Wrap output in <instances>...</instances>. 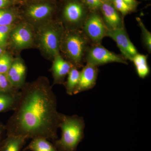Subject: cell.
Instances as JSON below:
<instances>
[{
  "label": "cell",
  "instance_id": "6da1fadb",
  "mask_svg": "<svg viewBox=\"0 0 151 151\" xmlns=\"http://www.w3.org/2000/svg\"><path fill=\"white\" fill-rule=\"evenodd\" d=\"M61 113L57 109L56 96L48 79L40 77L25 83L20 91L18 103L6 124L7 136L27 139H58Z\"/></svg>",
  "mask_w": 151,
  "mask_h": 151
},
{
  "label": "cell",
  "instance_id": "7a4b0ae2",
  "mask_svg": "<svg viewBox=\"0 0 151 151\" xmlns=\"http://www.w3.org/2000/svg\"><path fill=\"white\" fill-rule=\"evenodd\" d=\"M61 137L53 141L55 147L59 151H76L84 137L85 123L82 117L77 115L67 116L61 113L59 125Z\"/></svg>",
  "mask_w": 151,
  "mask_h": 151
},
{
  "label": "cell",
  "instance_id": "3957f363",
  "mask_svg": "<svg viewBox=\"0 0 151 151\" xmlns=\"http://www.w3.org/2000/svg\"><path fill=\"white\" fill-rule=\"evenodd\" d=\"M89 40L84 32L77 29L64 30L60 51L67 61L77 68L83 66L84 56L88 48Z\"/></svg>",
  "mask_w": 151,
  "mask_h": 151
},
{
  "label": "cell",
  "instance_id": "277c9868",
  "mask_svg": "<svg viewBox=\"0 0 151 151\" xmlns=\"http://www.w3.org/2000/svg\"><path fill=\"white\" fill-rule=\"evenodd\" d=\"M64 30L61 23L49 21L42 24L38 29L36 37L39 47L49 58L53 59L59 54Z\"/></svg>",
  "mask_w": 151,
  "mask_h": 151
},
{
  "label": "cell",
  "instance_id": "5b68a950",
  "mask_svg": "<svg viewBox=\"0 0 151 151\" xmlns=\"http://www.w3.org/2000/svg\"><path fill=\"white\" fill-rule=\"evenodd\" d=\"M85 59L86 63L97 66L113 62L128 64L127 60L122 55L109 51L100 43L93 44L88 48Z\"/></svg>",
  "mask_w": 151,
  "mask_h": 151
},
{
  "label": "cell",
  "instance_id": "8992f818",
  "mask_svg": "<svg viewBox=\"0 0 151 151\" xmlns=\"http://www.w3.org/2000/svg\"><path fill=\"white\" fill-rule=\"evenodd\" d=\"M35 32L31 24L22 22L13 28L9 37L11 46L17 50L30 47L35 40Z\"/></svg>",
  "mask_w": 151,
  "mask_h": 151
},
{
  "label": "cell",
  "instance_id": "52a82bcc",
  "mask_svg": "<svg viewBox=\"0 0 151 151\" xmlns=\"http://www.w3.org/2000/svg\"><path fill=\"white\" fill-rule=\"evenodd\" d=\"M107 27L102 17L96 13H93L87 17L83 24V31L89 41L93 44H100L106 36Z\"/></svg>",
  "mask_w": 151,
  "mask_h": 151
},
{
  "label": "cell",
  "instance_id": "ba28073f",
  "mask_svg": "<svg viewBox=\"0 0 151 151\" xmlns=\"http://www.w3.org/2000/svg\"><path fill=\"white\" fill-rule=\"evenodd\" d=\"M106 36L111 38L116 42L122 55L127 60L132 61L138 52L137 48L130 40L125 28L108 30Z\"/></svg>",
  "mask_w": 151,
  "mask_h": 151
},
{
  "label": "cell",
  "instance_id": "9c48e42d",
  "mask_svg": "<svg viewBox=\"0 0 151 151\" xmlns=\"http://www.w3.org/2000/svg\"><path fill=\"white\" fill-rule=\"evenodd\" d=\"M52 6L47 3L32 4L28 6L25 11L27 17L35 23H44L47 22L53 13Z\"/></svg>",
  "mask_w": 151,
  "mask_h": 151
},
{
  "label": "cell",
  "instance_id": "30bf717a",
  "mask_svg": "<svg viewBox=\"0 0 151 151\" xmlns=\"http://www.w3.org/2000/svg\"><path fill=\"white\" fill-rule=\"evenodd\" d=\"M98 73L97 66L86 63L80 71L78 85L73 94L92 89L96 84Z\"/></svg>",
  "mask_w": 151,
  "mask_h": 151
},
{
  "label": "cell",
  "instance_id": "8fae6325",
  "mask_svg": "<svg viewBox=\"0 0 151 151\" xmlns=\"http://www.w3.org/2000/svg\"><path fill=\"white\" fill-rule=\"evenodd\" d=\"M27 73V68L20 58L14 59L6 73L8 78L15 89L19 91L24 86Z\"/></svg>",
  "mask_w": 151,
  "mask_h": 151
},
{
  "label": "cell",
  "instance_id": "7c38bea8",
  "mask_svg": "<svg viewBox=\"0 0 151 151\" xmlns=\"http://www.w3.org/2000/svg\"><path fill=\"white\" fill-rule=\"evenodd\" d=\"M63 17L67 23L76 26L83 25L87 17L84 6L77 1L68 3L63 10Z\"/></svg>",
  "mask_w": 151,
  "mask_h": 151
},
{
  "label": "cell",
  "instance_id": "4fadbf2b",
  "mask_svg": "<svg viewBox=\"0 0 151 151\" xmlns=\"http://www.w3.org/2000/svg\"><path fill=\"white\" fill-rule=\"evenodd\" d=\"M103 20L108 30L116 29L124 27L122 17L115 9L112 2L103 3L100 7Z\"/></svg>",
  "mask_w": 151,
  "mask_h": 151
},
{
  "label": "cell",
  "instance_id": "5bb4252c",
  "mask_svg": "<svg viewBox=\"0 0 151 151\" xmlns=\"http://www.w3.org/2000/svg\"><path fill=\"white\" fill-rule=\"evenodd\" d=\"M73 65L65 60L60 54L53 58L51 70L53 76V84H64V80Z\"/></svg>",
  "mask_w": 151,
  "mask_h": 151
},
{
  "label": "cell",
  "instance_id": "9a60e30c",
  "mask_svg": "<svg viewBox=\"0 0 151 151\" xmlns=\"http://www.w3.org/2000/svg\"><path fill=\"white\" fill-rule=\"evenodd\" d=\"M19 91L0 92V113L14 111L18 103Z\"/></svg>",
  "mask_w": 151,
  "mask_h": 151
},
{
  "label": "cell",
  "instance_id": "2e32d148",
  "mask_svg": "<svg viewBox=\"0 0 151 151\" xmlns=\"http://www.w3.org/2000/svg\"><path fill=\"white\" fill-rule=\"evenodd\" d=\"M27 139L21 136H7L0 147V151H21Z\"/></svg>",
  "mask_w": 151,
  "mask_h": 151
},
{
  "label": "cell",
  "instance_id": "e0dca14e",
  "mask_svg": "<svg viewBox=\"0 0 151 151\" xmlns=\"http://www.w3.org/2000/svg\"><path fill=\"white\" fill-rule=\"evenodd\" d=\"M47 140L45 138L41 137L33 139L29 144L24 149L23 151H59Z\"/></svg>",
  "mask_w": 151,
  "mask_h": 151
},
{
  "label": "cell",
  "instance_id": "ac0fdd59",
  "mask_svg": "<svg viewBox=\"0 0 151 151\" xmlns=\"http://www.w3.org/2000/svg\"><path fill=\"white\" fill-rule=\"evenodd\" d=\"M139 77L144 78L149 75L150 68L147 63V55L138 53L132 60Z\"/></svg>",
  "mask_w": 151,
  "mask_h": 151
},
{
  "label": "cell",
  "instance_id": "d6986e66",
  "mask_svg": "<svg viewBox=\"0 0 151 151\" xmlns=\"http://www.w3.org/2000/svg\"><path fill=\"white\" fill-rule=\"evenodd\" d=\"M80 73V71L78 70V68L73 65L68 74L67 81L64 83L66 93L68 95H73L78 85Z\"/></svg>",
  "mask_w": 151,
  "mask_h": 151
},
{
  "label": "cell",
  "instance_id": "ffe728a7",
  "mask_svg": "<svg viewBox=\"0 0 151 151\" xmlns=\"http://www.w3.org/2000/svg\"><path fill=\"white\" fill-rule=\"evenodd\" d=\"M18 18V14L13 9L9 8L0 9V26L14 24Z\"/></svg>",
  "mask_w": 151,
  "mask_h": 151
},
{
  "label": "cell",
  "instance_id": "44dd1931",
  "mask_svg": "<svg viewBox=\"0 0 151 151\" xmlns=\"http://www.w3.org/2000/svg\"><path fill=\"white\" fill-rule=\"evenodd\" d=\"M137 22L142 31L143 43L149 53L151 51V34L146 28L145 26L139 18H137Z\"/></svg>",
  "mask_w": 151,
  "mask_h": 151
},
{
  "label": "cell",
  "instance_id": "7402d4cb",
  "mask_svg": "<svg viewBox=\"0 0 151 151\" xmlns=\"http://www.w3.org/2000/svg\"><path fill=\"white\" fill-rule=\"evenodd\" d=\"M14 59L6 51L0 56V73L6 74Z\"/></svg>",
  "mask_w": 151,
  "mask_h": 151
},
{
  "label": "cell",
  "instance_id": "603a6c76",
  "mask_svg": "<svg viewBox=\"0 0 151 151\" xmlns=\"http://www.w3.org/2000/svg\"><path fill=\"white\" fill-rule=\"evenodd\" d=\"M111 2L115 9L123 16L127 15L135 9L123 0H112Z\"/></svg>",
  "mask_w": 151,
  "mask_h": 151
},
{
  "label": "cell",
  "instance_id": "cb8c5ba5",
  "mask_svg": "<svg viewBox=\"0 0 151 151\" xmlns=\"http://www.w3.org/2000/svg\"><path fill=\"white\" fill-rule=\"evenodd\" d=\"M15 24L0 26V47H5L8 44L10 33Z\"/></svg>",
  "mask_w": 151,
  "mask_h": 151
},
{
  "label": "cell",
  "instance_id": "d4e9b609",
  "mask_svg": "<svg viewBox=\"0 0 151 151\" xmlns=\"http://www.w3.org/2000/svg\"><path fill=\"white\" fill-rule=\"evenodd\" d=\"M8 78L6 74L0 73V92H11L17 91Z\"/></svg>",
  "mask_w": 151,
  "mask_h": 151
},
{
  "label": "cell",
  "instance_id": "484cf974",
  "mask_svg": "<svg viewBox=\"0 0 151 151\" xmlns=\"http://www.w3.org/2000/svg\"><path fill=\"white\" fill-rule=\"evenodd\" d=\"M86 6L92 10H97L100 9L102 5L97 3L95 0H83Z\"/></svg>",
  "mask_w": 151,
  "mask_h": 151
},
{
  "label": "cell",
  "instance_id": "4316f807",
  "mask_svg": "<svg viewBox=\"0 0 151 151\" xmlns=\"http://www.w3.org/2000/svg\"><path fill=\"white\" fill-rule=\"evenodd\" d=\"M6 137V130L5 125L0 122V147L1 146L3 141Z\"/></svg>",
  "mask_w": 151,
  "mask_h": 151
},
{
  "label": "cell",
  "instance_id": "83f0119b",
  "mask_svg": "<svg viewBox=\"0 0 151 151\" xmlns=\"http://www.w3.org/2000/svg\"><path fill=\"white\" fill-rule=\"evenodd\" d=\"M11 4V0H0V9L9 8Z\"/></svg>",
  "mask_w": 151,
  "mask_h": 151
},
{
  "label": "cell",
  "instance_id": "f1b7e54d",
  "mask_svg": "<svg viewBox=\"0 0 151 151\" xmlns=\"http://www.w3.org/2000/svg\"><path fill=\"white\" fill-rule=\"evenodd\" d=\"M123 1L129 4L134 9H136V7L137 6L139 3L137 0H123Z\"/></svg>",
  "mask_w": 151,
  "mask_h": 151
},
{
  "label": "cell",
  "instance_id": "f546056e",
  "mask_svg": "<svg viewBox=\"0 0 151 151\" xmlns=\"http://www.w3.org/2000/svg\"><path fill=\"white\" fill-rule=\"evenodd\" d=\"M5 47H0V56L2 55L3 53L5 51Z\"/></svg>",
  "mask_w": 151,
  "mask_h": 151
},
{
  "label": "cell",
  "instance_id": "4dcf8cb0",
  "mask_svg": "<svg viewBox=\"0 0 151 151\" xmlns=\"http://www.w3.org/2000/svg\"><path fill=\"white\" fill-rule=\"evenodd\" d=\"M100 1L102 3L107 2H111L112 0H100Z\"/></svg>",
  "mask_w": 151,
  "mask_h": 151
},
{
  "label": "cell",
  "instance_id": "1f68e13d",
  "mask_svg": "<svg viewBox=\"0 0 151 151\" xmlns=\"http://www.w3.org/2000/svg\"><path fill=\"white\" fill-rule=\"evenodd\" d=\"M29 151V150H26V151Z\"/></svg>",
  "mask_w": 151,
  "mask_h": 151
},
{
  "label": "cell",
  "instance_id": "d6a6232c",
  "mask_svg": "<svg viewBox=\"0 0 151 151\" xmlns=\"http://www.w3.org/2000/svg\"><path fill=\"white\" fill-rule=\"evenodd\" d=\"M11 1H12V0H11Z\"/></svg>",
  "mask_w": 151,
  "mask_h": 151
}]
</instances>
